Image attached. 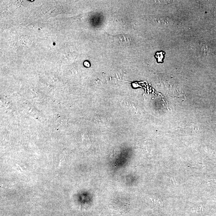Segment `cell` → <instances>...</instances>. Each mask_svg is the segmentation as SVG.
<instances>
[{"instance_id": "6da1fadb", "label": "cell", "mask_w": 216, "mask_h": 216, "mask_svg": "<svg viewBox=\"0 0 216 216\" xmlns=\"http://www.w3.org/2000/svg\"><path fill=\"white\" fill-rule=\"evenodd\" d=\"M119 42L124 46H129L131 43V38L127 35H120L118 37Z\"/></svg>"}]
</instances>
